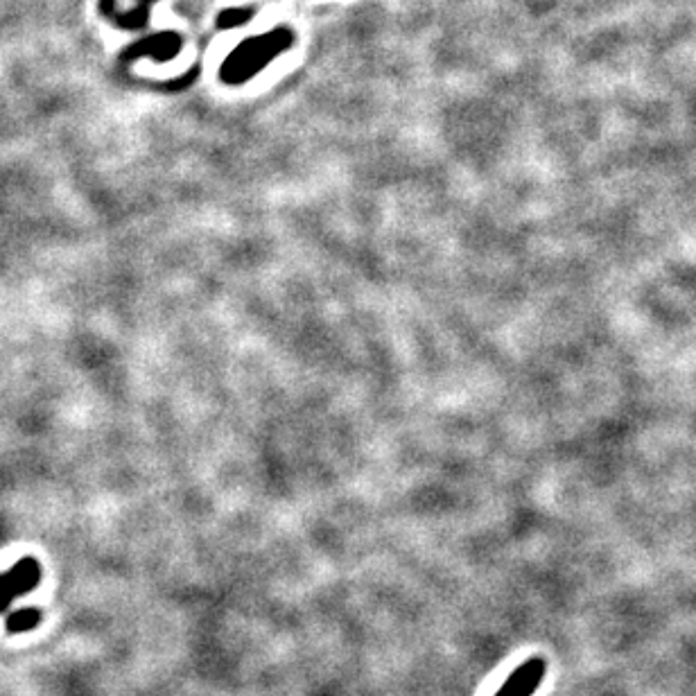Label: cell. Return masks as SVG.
<instances>
[{"label":"cell","instance_id":"obj_4","mask_svg":"<svg viewBox=\"0 0 696 696\" xmlns=\"http://www.w3.org/2000/svg\"><path fill=\"white\" fill-rule=\"evenodd\" d=\"M181 50V37L177 32H159L152 34L143 41H138L136 46L127 50V59H141V57H152L156 62H168L174 59Z\"/></svg>","mask_w":696,"mask_h":696},{"label":"cell","instance_id":"obj_5","mask_svg":"<svg viewBox=\"0 0 696 696\" xmlns=\"http://www.w3.org/2000/svg\"><path fill=\"white\" fill-rule=\"evenodd\" d=\"M41 620H43V613L39 611V608H21V611L7 615L5 629L7 633H25V631L37 629Z\"/></svg>","mask_w":696,"mask_h":696},{"label":"cell","instance_id":"obj_6","mask_svg":"<svg viewBox=\"0 0 696 696\" xmlns=\"http://www.w3.org/2000/svg\"><path fill=\"white\" fill-rule=\"evenodd\" d=\"M251 16H254V10H251V7H229V10H224L220 12V16H217V28L222 30L242 28V25H247L251 21Z\"/></svg>","mask_w":696,"mask_h":696},{"label":"cell","instance_id":"obj_8","mask_svg":"<svg viewBox=\"0 0 696 696\" xmlns=\"http://www.w3.org/2000/svg\"><path fill=\"white\" fill-rule=\"evenodd\" d=\"M141 3H145V5H150V3H152V0H141Z\"/></svg>","mask_w":696,"mask_h":696},{"label":"cell","instance_id":"obj_1","mask_svg":"<svg viewBox=\"0 0 696 696\" xmlns=\"http://www.w3.org/2000/svg\"><path fill=\"white\" fill-rule=\"evenodd\" d=\"M294 43V34L287 28H278L260 37H249L224 59L220 77L226 84H242L249 77L263 71L274 57L281 55Z\"/></svg>","mask_w":696,"mask_h":696},{"label":"cell","instance_id":"obj_2","mask_svg":"<svg viewBox=\"0 0 696 696\" xmlns=\"http://www.w3.org/2000/svg\"><path fill=\"white\" fill-rule=\"evenodd\" d=\"M41 565L34 559H21L10 572L0 574V613L10 606L16 597L28 595L39 586Z\"/></svg>","mask_w":696,"mask_h":696},{"label":"cell","instance_id":"obj_7","mask_svg":"<svg viewBox=\"0 0 696 696\" xmlns=\"http://www.w3.org/2000/svg\"><path fill=\"white\" fill-rule=\"evenodd\" d=\"M147 19H150V10H147V5L143 3L138 5L134 12L118 16V23L123 25V28H141V25L147 23Z\"/></svg>","mask_w":696,"mask_h":696},{"label":"cell","instance_id":"obj_3","mask_svg":"<svg viewBox=\"0 0 696 696\" xmlns=\"http://www.w3.org/2000/svg\"><path fill=\"white\" fill-rule=\"evenodd\" d=\"M547 674V663L543 658H529L513 672L495 696H534L536 687Z\"/></svg>","mask_w":696,"mask_h":696}]
</instances>
